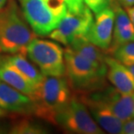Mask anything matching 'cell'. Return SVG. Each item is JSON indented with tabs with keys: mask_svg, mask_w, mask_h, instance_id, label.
<instances>
[{
	"mask_svg": "<svg viewBox=\"0 0 134 134\" xmlns=\"http://www.w3.org/2000/svg\"><path fill=\"white\" fill-rule=\"evenodd\" d=\"M33 38L32 31L15 0H9L0 10V52L25 55Z\"/></svg>",
	"mask_w": 134,
	"mask_h": 134,
	"instance_id": "2",
	"label": "cell"
},
{
	"mask_svg": "<svg viewBox=\"0 0 134 134\" xmlns=\"http://www.w3.org/2000/svg\"><path fill=\"white\" fill-rule=\"evenodd\" d=\"M72 50L96 65L106 67L105 53L103 50L91 43L86 37H80L69 45Z\"/></svg>",
	"mask_w": 134,
	"mask_h": 134,
	"instance_id": "16",
	"label": "cell"
},
{
	"mask_svg": "<svg viewBox=\"0 0 134 134\" xmlns=\"http://www.w3.org/2000/svg\"><path fill=\"white\" fill-rule=\"evenodd\" d=\"M67 6V10L71 12H79L84 8V0H64Z\"/></svg>",
	"mask_w": 134,
	"mask_h": 134,
	"instance_id": "20",
	"label": "cell"
},
{
	"mask_svg": "<svg viewBox=\"0 0 134 134\" xmlns=\"http://www.w3.org/2000/svg\"><path fill=\"white\" fill-rule=\"evenodd\" d=\"M114 10V27L111 44L106 53L111 54L120 45L134 40V26L126 10L117 1L112 4Z\"/></svg>",
	"mask_w": 134,
	"mask_h": 134,
	"instance_id": "11",
	"label": "cell"
},
{
	"mask_svg": "<svg viewBox=\"0 0 134 134\" xmlns=\"http://www.w3.org/2000/svg\"><path fill=\"white\" fill-rule=\"evenodd\" d=\"M106 77L113 87L125 94L134 92V76L124 64L112 57L105 56Z\"/></svg>",
	"mask_w": 134,
	"mask_h": 134,
	"instance_id": "12",
	"label": "cell"
},
{
	"mask_svg": "<svg viewBox=\"0 0 134 134\" xmlns=\"http://www.w3.org/2000/svg\"><path fill=\"white\" fill-rule=\"evenodd\" d=\"M125 10H126L127 14H128V16H129L130 19H131V21H132V25L134 26V5L133 6H131V7H127Z\"/></svg>",
	"mask_w": 134,
	"mask_h": 134,
	"instance_id": "23",
	"label": "cell"
},
{
	"mask_svg": "<svg viewBox=\"0 0 134 134\" xmlns=\"http://www.w3.org/2000/svg\"><path fill=\"white\" fill-rule=\"evenodd\" d=\"M26 54L44 76H65L64 50L57 43L33 38L27 45Z\"/></svg>",
	"mask_w": 134,
	"mask_h": 134,
	"instance_id": "5",
	"label": "cell"
},
{
	"mask_svg": "<svg viewBox=\"0 0 134 134\" xmlns=\"http://www.w3.org/2000/svg\"><path fill=\"white\" fill-rule=\"evenodd\" d=\"M33 112L54 123L55 118L71 100V85L65 76H44L31 96Z\"/></svg>",
	"mask_w": 134,
	"mask_h": 134,
	"instance_id": "1",
	"label": "cell"
},
{
	"mask_svg": "<svg viewBox=\"0 0 134 134\" xmlns=\"http://www.w3.org/2000/svg\"><path fill=\"white\" fill-rule=\"evenodd\" d=\"M126 66V68L129 70L133 76H134V63L133 64H128V65H125Z\"/></svg>",
	"mask_w": 134,
	"mask_h": 134,
	"instance_id": "24",
	"label": "cell"
},
{
	"mask_svg": "<svg viewBox=\"0 0 134 134\" xmlns=\"http://www.w3.org/2000/svg\"><path fill=\"white\" fill-rule=\"evenodd\" d=\"M115 13L112 6L107 7L96 13L86 38L96 46L105 52L111 44L114 27Z\"/></svg>",
	"mask_w": 134,
	"mask_h": 134,
	"instance_id": "9",
	"label": "cell"
},
{
	"mask_svg": "<svg viewBox=\"0 0 134 134\" xmlns=\"http://www.w3.org/2000/svg\"><path fill=\"white\" fill-rule=\"evenodd\" d=\"M54 124L70 133H104L91 115L87 106L77 97H72L65 108L57 114Z\"/></svg>",
	"mask_w": 134,
	"mask_h": 134,
	"instance_id": "6",
	"label": "cell"
},
{
	"mask_svg": "<svg viewBox=\"0 0 134 134\" xmlns=\"http://www.w3.org/2000/svg\"><path fill=\"white\" fill-rule=\"evenodd\" d=\"M113 58L124 65L134 63V40L120 45L112 53Z\"/></svg>",
	"mask_w": 134,
	"mask_h": 134,
	"instance_id": "18",
	"label": "cell"
},
{
	"mask_svg": "<svg viewBox=\"0 0 134 134\" xmlns=\"http://www.w3.org/2000/svg\"><path fill=\"white\" fill-rule=\"evenodd\" d=\"M10 132L13 134H43L47 132L39 124L31 120L23 119L15 123Z\"/></svg>",
	"mask_w": 134,
	"mask_h": 134,
	"instance_id": "17",
	"label": "cell"
},
{
	"mask_svg": "<svg viewBox=\"0 0 134 134\" xmlns=\"http://www.w3.org/2000/svg\"><path fill=\"white\" fill-rule=\"evenodd\" d=\"M65 74L71 87L82 92H92L105 86L107 66H99L67 46L64 51Z\"/></svg>",
	"mask_w": 134,
	"mask_h": 134,
	"instance_id": "3",
	"label": "cell"
},
{
	"mask_svg": "<svg viewBox=\"0 0 134 134\" xmlns=\"http://www.w3.org/2000/svg\"><path fill=\"white\" fill-rule=\"evenodd\" d=\"M0 107L6 111L18 112L33 111V101L30 96L6 83L0 82Z\"/></svg>",
	"mask_w": 134,
	"mask_h": 134,
	"instance_id": "13",
	"label": "cell"
},
{
	"mask_svg": "<svg viewBox=\"0 0 134 134\" xmlns=\"http://www.w3.org/2000/svg\"><path fill=\"white\" fill-rule=\"evenodd\" d=\"M132 96H133V98H134V92L132 93Z\"/></svg>",
	"mask_w": 134,
	"mask_h": 134,
	"instance_id": "28",
	"label": "cell"
},
{
	"mask_svg": "<svg viewBox=\"0 0 134 134\" xmlns=\"http://www.w3.org/2000/svg\"><path fill=\"white\" fill-rule=\"evenodd\" d=\"M92 21V12L86 5L77 12L67 10L65 15L49 37L56 42L69 46L75 40L86 37Z\"/></svg>",
	"mask_w": 134,
	"mask_h": 134,
	"instance_id": "7",
	"label": "cell"
},
{
	"mask_svg": "<svg viewBox=\"0 0 134 134\" xmlns=\"http://www.w3.org/2000/svg\"><path fill=\"white\" fill-rule=\"evenodd\" d=\"M80 99L87 106L91 115L104 132L111 134L122 133L123 122L110 110L98 92H85Z\"/></svg>",
	"mask_w": 134,
	"mask_h": 134,
	"instance_id": "8",
	"label": "cell"
},
{
	"mask_svg": "<svg viewBox=\"0 0 134 134\" xmlns=\"http://www.w3.org/2000/svg\"><path fill=\"white\" fill-rule=\"evenodd\" d=\"M116 0H84L85 5L96 14L107 7L111 6Z\"/></svg>",
	"mask_w": 134,
	"mask_h": 134,
	"instance_id": "19",
	"label": "cell"
},
{
	"mask_svg": "<svg viewBox=\"0 0 134 134\" xmlns=\"http://www.w3.org/2000/svg\"><path fill=\"white\" fill-rule=\"evenodd\" d=\"M122 133L134 134V118L123 123Z\"/></svg>",
	"mask_w": 134,
	"mask_h": 134,
	"instance_id": "21",
	"label": "cell"
},
{
	"mask_svg": "<svg viewBox=\"0 0 134 134\" xmlns=\"http://www.w3.org/2000/svg\"><path fill=\"white\" fill-rule=\"evenodd\" d=\"M4 114H5V111H4V109H2L1 107H0V118L4 116Z\"/></svg>",
	"mask_w": 134,
	"mask_h": 134,
	"instance_id": "26",
	"label": "cell"
},
{
	"mask_svg": "<svg viewBox=\"0 0 134 134\" xmlns=\"http://www.w3.org/2000/svg\"><path fill=\"white\" fill-rule=\"evenodd\" d=\"M6 2H7V0H0V10L4 6Z\"/></svg>",
	"mask_w": 134,
	"mask_h": 134,
	"instance_id": "25",
	"label": "cell"
},
{
	"mask_svg": "<svg viewBox=\"0 0 134 134\" xmlns=\"http://www.w3.org/2000/svg\"><path fill=\"white\" fill-rule=\"evenodd\" d=\"M4 61L10 66L14 68L22 76L28 80L36 89L40 84L44 75L42 73L37 67L33 65L30 61H28L23 54H15L5 58Z\"/></svg>",
	"mask_w": 134,
	"mask_h": 134,
	"instance_id": "14",
	"label": "cell"
},
{
	"mask_svg": "<svg viewBox=\"0 0 134 134\" xmlns=\"http://www.w3.org/2000/svg\"><path fill=\"white\" fill-rule=\"evenodd\" d=\"M18 1H19V3H22V2L24 1V0H18Z\"/></svg>",
	"mask_w": 134,
	"mask_h": 134,
	"instance_id": "27",
	"label": "cell"
},
{
	"mask_svg": "<svg viewBox=\"0 0 134 134\" xmlns=\"http://www.w3.org/2000/svg\"><path fill=\"white\" fill-rule=\"evenodd\" d=\"M21 5L24 18L38 36H48L67 12L64 0H24Z\"/></svg>",
	"mask_w": 134,
	"mask_h": 134,
	"instance_id": "4",
	"label": "cell"
},
{
	"mask_svg": "<svg viewBox=\"0 0 134 134\" xmlns=\"http://www.w3.org/2000/svg\"><path fill=\"white\" fill-rule=\"evenodd\" d=\"M110 110L124 123L134 118V98L132 94H125L115 87H105L98 92Z\"/></svg>",
	"mask_w": 134,
	"mask_h": 134,
	"instance_id": "10",
	"label": "cell"
},
{
	"mask_svg": "<svg viewBox=\"0 0 134 134\" xmlns=\"http://www.w3.org/2000/svg\"><path fill=\"white\" fill-rule=\"evenodd\" d=\"M0 80L30 97L35 91V87L27 79L4 60L0 62Z\"/></svg>",
	"mask_w": 134,
	"mask_h": 134,
	"instance_id": "15",
	"label": "cell"
},
{
	"mask_svg": "<svg viewBox=\"0 0 134 134\" xmlns=\"http://www.w3.org/2000/svg\"><path fill=\"white\" fill-rule=\"evenodd\" d=\"M122 7H131L134 5V0H116Z\"/></svg>",
	"mask_w": 134,
	"mask_h": 134,
	"instance_id": "22",
	"label": "cell"
}]
</instances>
